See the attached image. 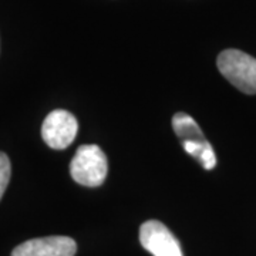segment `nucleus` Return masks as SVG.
<instances>
[{
  "instance_id": "f257e3e1",
  "label": "nucleus",
  "mask_w": 256,
  "mask_h": 256,
  "mask_svg": "<svg viewBox=\"0 0 256 256\" xmlns=\"http://www.w3.org/2000/svg\"><path fill=\"white\" fill-rule=\"evenodd\" d=\"M216 66L232 86L245 94H256V58L236 48L224 50Z\"/></svg>"
},
{
  "instance_id": "f03ea898",
  "label": "nucleus",
  "mask_w": 256,
  "mask_h": 256,
  "mask_svg": "<svg viewBox=\"0 0 256 256\" xmlns=\"http://www.w3.org/2000/svg\"><path fill=\"white\" fill-rule=\"evenodd\" d=\"M107 156L98 146H82L70 162V174L84 186H100L107 178Z\"/></svg>"
},
{
  "instance_id": "7ed1b4c3",
  "label": "nucleus",
  "mask_w": 256,
  "mask_h": 256,
  "mask_svg": "<svg viewBox=\"0 0 256 256\" xmlns=\"http://www.w3.org/2000/svg\"><path fill=\"white\" fill-rule=\"evenodd\" d=\"M78 122L72 112L54 110L47 116L42 126V137L53 150H64L74 141Z\"/></svg>"
},
{
  "instance_id": "20e7f679",
  "label": "nucleus",
  "mask_w": 256,
  "mask_h": 256,
  "mask_svg": "<svg viewBox=\"0 0 256 256\" xmlns=\"http://www.w3.org/2000/svg\"><path fill=\"white\" fill-rule=\"evenodd\" d=\"M140 242L154 256H184L180 242L160 220H146L141 225Z\"/></svg>"
},
{
  "instance_id": "39448f33",
  "label": "nucleus",
  "mask_w": 256,
  "mask_h": 256,
  "mask_svg": "<svg viewBox=\"0 0 256 256\" xmlns=\"http://www.w3.org/2000/svg\"><path fill=\"white\" fill-rule=\"evenodd\" d=\"M77 245L68 236H47L26 240L12 252V256H74Z\"/></svg>"
},
{
  "instance_id": "423d86ee",
  "label": "nucleus",
  "mask_w": 256,
  "mask_h": 256,
  "mask_svg": "<svg viewBox=\"0 0 256 256\" xmlns=\"http://www.w3.org/2000/svg\"><path fill=\"white\" fill-rule=\"evenodd\" d=\"M172 128L180 138L184 150L198 161L201 160L202 154L212 146L202 134L201 128L198 127L195 120L185 112H176L172 117Z\"/></svg>"
},
{
  "instance_id": "0eeeda50",
  "label": "nucleus",
  "mask_w": 256,
  "mask_h": 256,
  "mask_svg": "<svg viewBox=\"0 0 256 256\" xmlns=\"http://www.w3.org/2000/svg\"><path fill=\"white\" fill-rule=\"evenodd\" d=\"M12 175V165H10L9 156L4 152H0V200L6 191Z\"/></svg>"
}]
</instances>
